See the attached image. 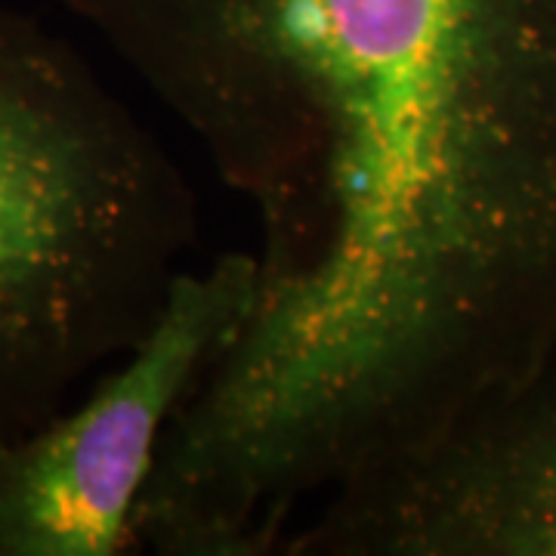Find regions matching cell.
Instances as JSON below:
<instances>
[{"label": "cell", "mask_w": 556, "mask_h": 556, "mask_svg": "<svg viewBox=\"0 0 556 556\" xmlns=\"http://www.w3.org/2000/svg\"><path fill=\"white\" fill-rule=\"evenodd\" d=\"M251 204L254 303L137 510L278 556L556 353V0H60Z\"/></svg>", "instance_id": "cell-1"}, {"label": "cell", "mask_w": 556, "mask_h": 556, "mask_svg": "<svg viewBox=\"0 0 556 556\" xmlns=\"http://www.w3.org/2000/svg\"><path fill=\"white\" fill-rule=\"evenodd\" d=\"M195 236L161 139L68 40L0 7V439L137 346Z\"/></svg>", "instance_id": "cell-2"}, {"label": "cell", "mask_w": 556, "mask_h": 556, "mask_svg": "<svg viewBox=\"0 0 556 556\" xmlns=\"http://www.w3.org/2000/svg\"><path fill=\"white\" fill-rule=\"evenodd\" d=\"M251 251L182 269L159 318L75 408L0 439V556H121L179 408L239 338Z\"/></svg>", "instance_id": "cell-3"}, {"label": "cell", "mask_w": 556, "mask_h": 556, "mask_svg": "<svg viewBox=\"0 0 556 556\" xmlns=\"http://www.w3.org/2000/svg\"><path fill=\"white\" fill-rule=\"evenodd\" d=\"M278 556H556V353L316 501Z\"/></svg>", "instance_id": "cell-4"}]
</instances>
